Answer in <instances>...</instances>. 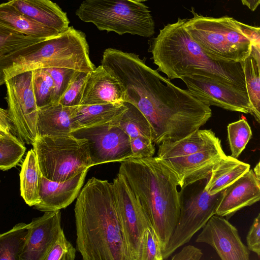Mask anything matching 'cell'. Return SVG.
Segmentation results:
<instances>
[{"label": "cell", "mask_w": 260, "mask_h": 260, "mask_svg": "<svg viewBox=\"0 0 260 260\" xmlns=\"http://www.w3.org/2000/svg\"><path fill=\"white\" fill-rule=\"evenodd\" d=\"M123 102L122 87L117 79L102 64L88 73L79 105Z\"/></svg>", "instance_id": "ac0fdd59"}, {"label": "cell", "mask_w": 260, "mask_h": 260, "mask_svg": "<svg viewBox=\"0 0 260 260\" xmlns=\"http://www.w3.org/2000/svg\"><path fill=\"white\" fill-rule=\"evenodd\" d=\"M120 162L118 173L144 210L162 251L177 223L182 201L176 176L157 156L129 158Z\"/></svg>", "instance_id": "3957f363"}, {"label": "cell", "mask_w": 260, "mask_h": 260, "mask_svg": "<svg viewBox=\"0 0 260 260\" xmlns=\"http://www.w3.org/2000/svg\"><path fill=\"white\" fill-rule=\"evenodd\" d=\"M76 247L84 260H128L112 182L91 177L74 208Z\"/></svg>", "instance_id": "6da1fadb"}, {"label": "cell", "mask_w": 260, "mask_h": 260, "mask_svg": "<svg viewBox=\"0 0 260 260\" xmlns=\"http://www.w3.org/2000/svg\"><path fill=\"white\" fill-rule=\"evenodd\" d=\"M140 260H163L161 243L152 227L147 228L143 234Z\"/></svg>", "instance_id": "836d02e7"}, {"label": "cell", "mask_w": 260, "mask_h": 260, "mask_svg": "<svg viewBox=\"0 0 260 260\" xmlns=\"http://www.w3.org/2000/svg\"><path fill=\"white\" fill-rule=\"evenodd\" d=\"M193 17L184 26L192 38L212 59L241 62L251 52L253 45L260 44V28L227 16H204L192 10Z\"/></svg>", "instance_id": "5b68a950"}, {"label": "cell", "mask_w": 260, "mask_h": 260, "mask_svg": "<svg viewBox=\"0 0 260 260\" xmlns=\"http://www.w3.org/2000/svg\"><path fill=\"white\" fill-rule=\"evenodd\" d=\"M203 255L201 250L192 245L184 247L180 252L173 255L172 260H199Z\"/></svg>", "instance_id": "f35d334b"}, {"label": "cell", "mask_w": 260, "mask_h": 260, "mask_svg": "<svg viewBox=\"0 0 260 260\" xmlns=\"http://www.w3.org/2000/svg\"><path fill=\"white\" fill-rule=\"evenodd\" d=\"M259 199L260 180L253 170L249 169L224 189L216 214L230 218L239 210L255 204Z\"/></svg>", "instance_id": "e0dca14e"}, {"label": "cell", "mask_w": 260, "mask_h": 260, "mask_svg": "<svg viewBox=\"0 0 260 260\" xmlns=\"http://www.w3.org/2000/svg\"><path fill=\"white\" fill-rule=\"evenodd\" d=\"M32 71L5 81L7 112L13 132L24 144L32 145L37 136V107L32 88Z\"/></svg>", "instance_id": "ba28073f"}, {"label": "cell", "mask_w": 260, "mask_h": 260, "mask_svg": "<svg viewBox=\"0 0 260 260\" xmlns=\"http://www.w3.org/2000/svg\"><path fill=\"white\" fill-rule=\"evenodd\" d=\"M32 72L33 91L39 109L52 103L54 83L45 69H36Z\"/></svg>", "instance_id": "4dcf8cb0"}, {"label": "cell", "mask_w": 260, "mask_h": 260, "mask_svg": "<svg viewBox=\"0 0 260 260\" xmlns=\"http://www.w3.org/2000/svg\"><path fill=\"white\" fill-rule=\"evenodd\" d=\"M225 155L220 143L189 155L161 159L174 173L179 186L183 190L208 178L214 167Z\"/></svg>", "instance_id": "5bb4252c"}, {"label": "cell", "mask_w": 260, "mask_h": 260, "mask_svg": "<svg viewBox=\"0 0 260 260\" xmlns=\"http://www.w3.org/2000/svg\"><path fill=\"white\" fill-rule=\"evenodd\" d=\"M133 158H147L153 156L155 149L151 139L144 137L130 138Z\"/></svg>", "instance_id": "8d00e7d4"}, {"label": "cell", "mask_w": 260, "mask_h": 260, "mask_svg": "<svg viewBox=\"0 0 260 260\" xmlns=\"http://www.w3.org/2000/svg\"><path fill=\"white\" fill-rule=\"evenodd\" d=\"M248 98L252 106L253 116L260 123V44L252 46L250 54L242 62Z\"/></svg>", "instance_id": "484cf974"}, {"label": "cell", "mask_w": 260, "mask_h": 260, "mask_svg": "<svg viewBox=\"0 0 260 260\" xmlns=\"http://www.w3.org/2000/svg\"><path fill=\"white\" fill-rule=\"evenodd\" d=\"M247 247L260 257V214L254 218L246 237Z\"/></svg>", "instance_id": "74e56055"}, {"label": "cell", "mask_w": 260, "mask_h": 260, "mask_svg": "<svg viewBox=\"0 0 260 260\" xmlns=\"http://www.w3.org/2000/svg\"><path fill=\"white\" fill-rule=\"evenodd\" d=\"M180 79L191 94L209 107L217 106L226 110L253 115L246 91L200 76L184 77Z\"/></svg>", "instance_id": "7c38bea8"}, {"label": "cell", "mask_w": 260, "mask_h": 260, "mask_svg": "<svg viewBox=\"0 0 260 260\" xmlns=\"http://www.w3.org/2000/svg\"><path fill=\"white\" fill-rule=\"evenodd\" d=\"M71 135L87 140L93 166L134 157L129 136L110 123L77 129Z\"/></svg>", "instance_id": "8fae6325"}, {"label": "cell", "mask_w": 260, "mask_h": 260, "mask_svg": "<svg viewBox=\"0 0 260 260\" xmlns=\"http://www.w3.org/2000/svg\"><path fill=\"white\" fill-rule=\"evenodd\" d=\"M46 39L28 37L0 26V58L24 47Z\"/></svg>", "instance_id": "1f68e13d"}, {"label": "cell", "mask_w": 260, "mask_h": 260, "mask_svg": "<svg viewBox=\"0 0 260 260\" xmlns=\"http://www.w3.org/2000/svg\"><path fill=\"white\" fill-rule=\"evenodd\" d=\"M24 144L12 132L0 137V170L7 171L18 164L26 150Z\"/></svg>", "instance_id": "f1b7e54d"}, {"label": "cell", "mask_w": 260, "mask_h": 260, "mask_svg": "<svg viewBox=\"0 0 260 260\" xmlns=\"http://www.w3.org/2000/svg\"><path fill=\"white\" fill-rule=\"evenodd\" d=\"M223 190L210 195L201 188L186 200L182 198L177 223L162 250L163 259L168 258L179 247L188 243L192 236L216 214Z\"/></svg>", "instance_id": "9c48e42d"}, {"label": "cell", "mask_w": 260, "mask_h": 260, "mask_svg": "<svg viewBox=\"0 0 260 260\" xmlns=\"http://www.w3.org/2000/svg\"><path fill=\"white\" fill-rule=\"evenodd\" d=\"M250 167L248 164L225 155L212 169L205 190L210 195L219 192L248 171Z\"/></svg>", "instance_id": "cb8c5ba5"}, {"label": "cell", "mask_w": 260, "mask_h": 260, "mask_svg": "<svg viewBox=\"0 0 260 260\" xmlns=\"http://www.w3.org/2000/svg\"><path fill=\"white\" fill-rule=\"evenodd\" d=\"M76 249L66 239L62 229L48 253L44 260H74Z\"/></svg>", "instance_id": "d590c367"}, {"label": "cell", "mask_w": 260, "mask_h": 260, "mask_svg": "<svg viewBox=\"0 0 260 260\" xmlns=\"http://www.w3.org/2000/svg\"><path fill=\"white\" fill-rule=\"evenodd\" d=\"M241 1L243 5L246 6L252 11H254L260 4V0Z\"/></svg>", "instance_id": "60d3db41"}, {"label": "cell", "mask_w": 260, "mask_h": 260, "mask_svg": "<svg viewBox=\"0 0 260 260\" xmlns=\"http://www.w3.org/2000/svg\"><path fill=\"white\" fill-rule=\"evenodd\" d=\"M76 107L53 103L39 108L38 136L70 135L75 130L73 117Z\"/></svg>", "instance_id": "ffe728a7"}, {"label": "cell", "mask_w": 260, "mask_h": 260, "mask_svg": "<svg viewBox=\"0 0 260 260\" xmlns=\"http://www.w3.org/2000/svg\"><path fill=\"white\" fill-rule=\"evenodd\" d=\"M32 145L42 175L49 180L63 181L93 167L85 139L37 136Z\"/></svg>", "instance_id": "52a82bcc"}, {"label": "cell", "mask_w": 260, "mask_h": 260, "mask_svg": "<svg viewBox=\"0 0 260 260\" xmlns=\"http://www.w3.org/2000/svg\"><path fill=\"white\" fill-rule=\"evenodd\" d=\"M186 20L165 25L153 39L151 52L157 70L170 79L200 76L247 91L241 63L210 57L185 28Z\"/></svg>", "instance_id": "7a4b0ae2"}, {"label": "cell", "mask_w": 260, "mask_h": 260, "mask_svg": "<svg viewBox=\"0 0 260 260\" xmlns=\"http://www.w3.org/2000/svg\"><path fill=\"white\" fill-rule=\"evenodd\" d=\"M196 241L211 246L222 260L249 259V250L242 242L236 228L216 214L203 227Z\"/></svg>", "instance_id": "4fadbf2b"}, {"label": "cell", "mask_w": 260, "mask_h": 260, "mask_svg": "<svg viewBox=\"0 0 260 260\" xmlns=\"http://www.w3.org/2000/svg\"><path fill=\"white\" fill-rule=\"evenodd\" d=\"M50 75L54 83L52 103H57L74 78L78 71L65 68L45 69Z\"/></svg>", "instance_id": "d6a6232c"}, {"label": "cell", "mask_w": 260, "mask_h": 260, "mask_svg": "<svg viewBox=\"0 0 260 260\" xmlns=\"http://www.w3.org/2000/svg\"><path fill=\"white\" fill-rule=\"evenodd\" d=\"M127 109L110 123L123 130L129 138L144 137L151 139V125L143 114L133 104L123 102Z\"/></svg>", "instance_id": "4316f807"}, {"label": "cell", "mask_w": 260, "mask_h": 260, "mask_svg": "<svg viewBox=\"0 0 260 260\" xmlns=\"http://www.w3.org/2000/svg\"><path fill=\"white\" fill-rule=\"evenodd\" d=\"M88 170L63 181H54L43 176L39 193V202L34 207L42 212L60 210L76 199L83 186Z\"/></svg>", "instance_id": "2e32d148"}, {"label": "cell", "mask_w": 260, "mask_h": 260, "mask_svg": "<svg viewBox=\"0 0 260 260\" xmlns=\"http://www.w3.org/2000/svg\"><path fill=\"white\" fill-rule=\"evenodd\" d=\"M19 176L20 195L26 204L34 206L39 202V193L42 175L32 149L27 153Z\"/></svg>", "instance_id": "d4e9b609"}, {"label": "cell", "mask_w": 260, "mask_h": 260, "mask_svg": "<svg viewBox=\"0 0 260 260\" xmlns=\"http://www.w3.org/2000/svg\"><path fill=\"white\" fill-rule=\"evenodd\" d=\"M8 2L27 17L59 33L69 27L66 13L50 0H10Z\"/></svg>", "instance_id": "d6986e66"}, {"label": "cell", "mask_w": 260, "mask_h": 260, "mask_svg": "<svg viewBox=\"0 0 260 260\" xmlns=\"http://www.w3.org/2000/svg\"><path fill=\"white\" fill-rule=\"evenodd\" d=\"M49 68H65L87 73L92 71L95 67L89 57L85 34L70 26L57 35L1 57L0 86L18 74Z\"/></svg>", "instance_id": "277c9868"}, {"label": "cell", "mask_w": 260, "mask_h": 260, "mask_svg": "<svg viewBox=\"0 0 260 260\" xmlns=\"http://www.w3.org/2000/svg\"><path fill=\"white\" fill-rule=\"evenodd\" d=\"M133 1L141 3V2H145V1H146L148 0H133Z\"/></svg>", "instance_id": "7bdbcfd3"}, {"label": "cell", "mask_w": 260, "mask_h": 260, "mask_svg": "<svg viewBox=\"0 0 260 260\" xmlns=\"http://www.w3.org/2000/svg\"><path fill=\"white\" fill-rule=\"evenodd\" d=\"M127 109L123 102L79 105L76 107L73 117L75 130L110 123L118 118Z\"/></svg>", "instance_id": "7402d4cb"}, {"label": "cell", "mask_w": 260, "mask_h": 260, "mask_svg": "<svg viewBox=\"0 0 260 260\" xmlns=\"http://www.w3.org/2000/svg\"><path fill=\"white\" fill-rule=\"evenodd\" d=\"M83 21L100 30L129 33L144 37L154 34V22L148 8L133 0H85L75 12Z\"/></svg>", "instance_id": "8992f818"}, {"label": "cell", "mask_w": 260, "mask_h": 260, "mask_svg": "<svg viewBox=\"0 0 260 260\" xmlns=\"http://www.w3.org/2000/svg\"><path fill=\"white\" fill-rule=\"evenodd\" d=\"M228 140L231 156L237 158L244 150L252 133L246 119L243 117L227 126Z\"/></svg>", "instance_id": "f546056e"}, {"label": "cell", "mask_w": 260, "mask_h": 260, "mask_svg": "<svg viewBox=\"0 0 260 260\" xmlns=\"http://www.w3.org/2000/svg\"><path fill=\"white\" fill-rule=\"evenodd\" d=\"M88 73L77 71L74 78L57 103L67 107L79 106Z\"/></svg>", "instance_id": "e575fe53"}, {"label": "cell", "mask_w": 260, "mask_h": 260, "mask_svg": "<svg viewBox=\"0 0 260 260\" xmlns=\"http://www.w3.org/2000/svg\"><path fill=\"white\" fill-rule=\"evenodd\" d=\"M29 230V224L21 222L0 234V260H20Z\"/></svg>", "instance_id": "83f0119b"}, {"label": "cell", "mask_w": 260, "mask_h": 260, "mask_svg": "<svg viewBox=\"0 0 260 260\" xmlns=\"http://www.w3.org/2000/svg\"><path fill=\"white\" fill-rule=\"evenodd\" d=\"M27 238L20 260H44L62 228L60 210L45 212L29 223Z\"/></svg>", "instance_id": "9a60e30c"}, {"label": "cell", "mask_w": 260, "mask_h": 260, "mask_svg": "<svg viewBox=\"0 0 260 260\" xmlns=\"http://www.w3.org/2000/svg\"><path fill=\"white\" fill-rule=\"evenodd\" d=\"M112 184L128 260H140L143 234L151 224L122 176L118 173Z\"/></svg>", "instance_id": "30bf717a"}, {"label": "cell", "mask_w": 260, "mask_h": 260, "mask_svg": "<svg viewBox=\"0 0 260 260\" xmlns=\"http://www.w3.org/2000/svg\"><path fill=\"white\" fill-rule=\"evenodd\" d=\"M253 172L256 176V177L257 178L258 180H260V166H259V162H258L254 169H253Z\"/></svg>", "instance_id": "b9f144b4"}, {"label": "cell", "mask_w": 260, "mask_h": 260, "mask_svg": "<svg viewBox=\"0 0 260 260\" xmlns=\"http://www.w3.org/2000/svg\"><path fill=\"white\" fill-rule=\"evenodd\" d=\"M221 143L212 129H198L180 140L166 141L159 145L157 157L167 159L183 156Z\"/></svg>", "instance_id": "44dd1931"}, {"label": "cell", "mask_w": 260, "mask_h": 260, "mask_svg": "<svg viewBox=\"0 0 260 260\" xmlns=\"http://www.w3.org/2000/svg\"><path fill=\"white\" fill-rule=\"evenodd\" d=\"M0 26L37 38L47 39L60 34L27 17L8 2L0 4Z\"/></svg>", "instance_id": "603a6c76"}, {"label": "cell", "mask_w": 260, "mask_h": 260, "mask_svg": "<svg viewBox=\"0 0 260 260\" xmlns=\"http://www.w3.org/2000/svg\"><path fill=\"white\" fill-rule=\"evenodd\" d=\"M12 131L13 132V126L7 110L0 108V137Z\"/></svg>", "instance_id": "ab89813d"}]
</instances>
